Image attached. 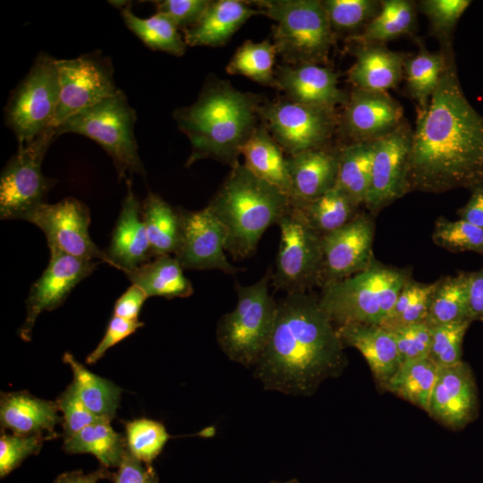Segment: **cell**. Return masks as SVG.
<instances>
[{"instance_id": "obj_1", "label": "cell", "mask_w": 483, "mask_h": 483, "mask_svg": "<svg viewBox=\"0 0 483 483\" xmlns=\"http://www.w3.org/2000/svg\"><path fill=\"white\" fill-rule=\"evenodd\" d=\"M428 105L418 110L405 175V193H440L483 185V115L462 91L452 45Z\"/></svg>"}, {"instance_id": "obj_2", "label": "cell", "mask_w": 483, "mask_h": 483, "mask_svg": "<svg viewBox=\"0 0 483 483\" xmlns=\"http://www.w3.org/2000/svg\"><path fill=\"white\" fill-rule=\"evenodd\" d=\"M343 346L318 296L311 291L285 294L277 301L274 329L258 360L262 378L279 390L311 393L341 369Z\"/></svg>"}, {"instance_id": "obj_3", "label": "cell", "mask_w": 483, "mask_h": 483, "mask_svg": "<svg viewBox=\"0 0 483 483\" xmlns=\"http://www.w3.org/2000/svg\"><path fill=\"white\" fill-rule=\"evenodd\" d=\"M259 96L235 89L215 77L203 85L197 100L175 109L173 117L191 144L186 165L212 158L231 167L258 123Z\"/></svg>"}, {"instance_id": "obj_4", "label": "cell", "mask_w": 483, "mask_h": 483, "mask_svg": "<svg viewBox=\"0 0 483 483\" xmlns=\"http://www.w3.org/2000/svg\"><path fill=\"white\" fill-rule=\"evenodd\" d=\"M227 232L225 250L234 258L253 255L264 233L291 208V199L236 163L207 206Z\"/></svg>"}, {"instance_id": "obj_5", "label": "cell", "mask_w": 483, "mask_h": 483, "mask_svg": "<svg viewBox=\"0 0 483 483\" xmlns=\"http://www.w3.org/2000/svg\"><path fill=\"white\" fill-rule=\"evenodd\" d=\"M410 271L376 259L363 271L321 287L320 308L338 326L346 324L380 326L386 318Z\"/></svg>"}, {"instance_id": "obj_6", "label": "cell", "mask_w": 483, "mask_h": 483, "mask_svg": "<svg viewBox=\"0 0 483 483\" xmlns=\"http://www.w3.org/2000/svg\"><path fill=\"white\" fill-rule=\"evenodd\" d=\"M260 14L274 21L273 44L287 64H321L328 61L335 34L319 0L253 1Z\"/></svg>"}, {"instance_id": "obj_7", "label": "cell", "mask_w": 483, "mask_h": 483, "mask_svg": "<svg viewBox=\"0 0 483 483\" xmlns=\"http://www.w3.org/2000/svg\"><path fill=\"white\" fill-rule=\"evenodd\" d=\"M136 121L135 110L119 89L114 96L72 114L55 130L57 136L76 133L94 140L112 159L119 180H126L133 174L146 175L134 134Z\"/></svg>"}, {"instance_id": "obj_8", "label": "cell", "mask_w": 483, "mask_h": 483, "mask_svg": "<svg viewBox=\"0 0 483 483\" xmlns=\"http://www.w3.org/2000/svg\"><path fill=\"white\" fill-rule=\"evenodd\" d=\"M272 270L250 285H235L237 303L217 326V341L232 360L249 365L258 360L271 337L277 301L269 293Z\"/></svg>"}, {"instance_id": "obj_9", "label": "cell", "mask_w": 483, "mask_h": 483, "mask_svg": "<svg viewBox=\"0 0 483 483\" xmlns=\"http://www.w3.org/2000/svg\"><path fill=\"white\" fill-rule=\"evenodd\" d=\"M59 96L56 58L40 52L4 107V123L15 135L18 147L32 142L50 128Z\"/></svg>"}, {"instance_id": "obj_10", "label": "cell", "mask_w": 483, "mask_h": 483, "mask_svg": "<svg viewBox=\"0 0 483 483\" xmlns=\"http://www.w3.org/2000/svg\"><path fill=\"white\" fill-rule=\"evenodd\" d=\"M280 244L271 284L285 294L310 292L322 284V236L294 207L279 220Z\"/></svg>"}, {"instance_id": "obj_11", "label": "cell", "mask_w": 483, "mask_h": 483, "mask_svg": "<svg viewBox=\"0 0 483 483\" xmlns=\"http://www.w3.org/2000/svg\"><path fill=\"white\" fill-rule=\"evenodd\" d=\"M57 137L55 130L49 128L32 142L18 147L7 161L0 177L1 219H23L47 203V196L56 180L42 173V163Z\"/></svg>"}, {"instance_id": "obj_12", "label": "cell", "mask_w": 483, "mask_h": 483, "mask_svg": "<svg viewBox=\"0 0 483 483\" xmlns=\"http://www.w3.org/2000/svg\"><path fill=\"white\" fill-rule=\"evenodd\" d=\"M259 117L288 156L328 147L340 117L335 109L286 99L263 103Z\"/></svg>"}, {"instance_id": "obj_13", "label": "cell", "mask_w": 483, "mask_h": 483, "mask_svg": "<svg viewBox=\"0 0 483 483\" xmlns=\"http://www.w3.org/2000/svg\"><path fill=\"white\" fill-rule=\"evenodd\" d=\"M60 96L50 128L55 129L72 114L114 96L120 89L114 82L111 59L100 51L75 58L56 59Z\"/></svg>"}, {"instance_id": "obj_14", "label": "cell", "mask_w": 483, "mask_h": 483, "mask_svg": "<svg viewBox=\"0 0 483 483\" xmlns=\"http://www.w3.org/2000/svg\"><path fill=\"white\" fill-rule=\"evenodd\" d=\"M22 220L44 233L49 250L86 260L98 259L111 266L106 250H100L89 236L90 212L80 200L68 197L55 204L44 203Z\"/></svg>"}, {"instance_id": "obj_15", "label": "cell", "mask_w": 483, "mask_h": 483, "mask_svg": "<svg viewBox=\"0 0 483 483\" xmlns=\"http://www.w3.org/2000/svg\"><path fill=\"white\" fill-rule=\"evenodd\" d=\"M412 130L404 119L394 130L373 140V157L364 206L377 214L404 196Z\"/></svg>"}, {"instance_id": "obj_16", "label": "cell", "mask_w": 483, "mask_h": 483, "mask_svg": "<svg viewBox=\"0 0 483 483\" xmlns=\"http://www.w3.org/2000/svg\"><path fill=\"white\" fill-rule=\"evenodd\" d=\"M181 235L174 257L183 269H216L225 274L241 270L231 264L225 253L227 232L208 208L196 211L179 209Z\"/></svg>"}, {"instance_id": "obj_17", "label": "cell", "mask_w": 483, "mask_h": 483, "mask_svg": "<svg viewBox=\"0 0 483 483\" xmlns=\"http://www.w3.org/2000/svg\"><path fill=\"white\" fill-rule=\"evenodd\" d=\"M49 250L48 266L31 285L25 301L26 317L18 335L26 342L31 340L38 317L43 311L61 306L72 289L89 276L97 266L93 260L79 258L57 250Z\"/></svg>"}, {"instance_id": "obj_18", "label": "cell", "mask_w": 483, "mask_h": 483, "mask_svg": "<svg viewBox=\"0 0 483 483\" xmlns=\"http://www.w3.org/2000/svg\"><path fill=\"white\" fill-rule=\"evenodd\" d=\"M374 233L371 214L358 213L341 228L322 235L321 287L361 272L372 263Z\"/></svg>"}, {"instance_id": "obj_19", "label": "cell", "mask_w": 483, "mask_h": 483, "mask_svg": "<svg viewBox=\"0 0 483 483\" xmlns=\"http://www.w3.org/2000/svg\"><path fill=\"white\" fill-rule=\"evenodd\" d=\"M403 120L402 106L387 91L354 88L344 105L340 127L351 142L372 141Z\"/></svg>"}, {"instance_id": "obj_20", "label": "cell", "mask_w": 483, "mask_h": 483, "mask_svg": "<svg viewBox=\"0 0 483 483\" xmlns=\"http://www.w3.org/2000/svg\"><path fill=\"white\" fill-rule=\"evenodd\" d=\"M477 387L470 366L462 360L439 367L428 414L452 428H462L477 416Z\"/></svg>"}, {"instance_id": "obj_21", "label": "cell", "mask_w": 483, "mask_h": 483, "mask_svg": "<svg viewBox=\"0 0 483 483\" xmlns=\"http://www.w3.org/2000/svg\"><path fill=\"white\" fill-rule=\"evenodd\" d=\"M275 87L291 101L335 109L345 105L348 95L338 87V75L321 64H284L275 71Z\"/></svg>"}, {"instance_id": "obj_22", "label": "cell", "mask_w": 483, "mask_h": 483, "mask_svg": "<svg viewBox=\"0 0 483 483\" xmlns=\"http://www.w3.org/2000/svg\"><path fill=\"white\" fill-rule=\"evenodd\" d=\"M126 194L106 250L111 267L126 271L133 270L154 257L146 227L141 216V203L132 188L131 179L125 180Z\"/></svg>"}, {"instance_id": "obj_23", "label": "cell", "mask_w": 483, "mask_h": 483, "mask_svg": "<svg viewBox=\"0 0 483 483\" xmlns=\"http://www.w3.org/2000/svg\"><path fill=\"white\" fill-rule=\"evenodd\" d=\"M286 163L292 184L291 203L300 207L335 186L339 148L326 147L288 156Z\"/></svg>"}, {"instance_id": "obj_24", "label": "cell", "mask_w": 483, "mask_h": 483, "mask_svg": "<svg viewBox=\"0 0 483 483\" xmlns=\"http://www.w3.org/2000/svg\"><path fill=\"white\" fill-rule=\"evenodd\" d=\"M59 411L56 401L40 399L25 391L1 394V426L13 434H44L53 438L57 436L55 426L62 422Z\"/></svg>"}, {"instance_id": "obj_25", "label": "cell", "mask_w": 483, "mask_h": 483, "mask_svg": "<svg viewBox=\"0 0 483 483\" xmlns=\"http://www.w3.org/2000/svg\"><path fill=\"white\" fill-rule=\"evenodd\" d=\"M336 331L343 345L360 352L374 377L385 386L401 364L394 334L381 326L364 324L343 325Z\"/></svg>"}, {"instance_id": "obj_26", "label": "cell", "mask_w": 483, "mask_h": 483, "mask_svg": "<svg viewBox=\"0 0 483 483\" xmlns=\"http://www.w3.org/2000/svg\"><path fill=\"white\" fill-rule=\"evenodd\" d=\"M260 14L240 0L211 1L200 20L183 31V39L191 47H220L252 16Z\"/></svg>"}, {"instance_id": "obj_27", "label": "cell", "mask_w": 483, "mask_h": 483, "mask_svg": "<svg viewBox=\"0 0 483 483\" xmlns=\"http://www.w3.org/2000/svg\"><path fill=\"white\" fill-rule=\"evenodd\" d=\"M348 77L355 88L387 91L403 77L406 56L381 44L358 45Z\"/></svg>"}, {"instance_id": "obj_28", "label": "cell", "mask_w": 483, "mask_h": 483, "mask_svg": "<svg viewBox=\"0 0 483 483\" xmlns=\"http://www.w3.org/2000/svg\"><path fill=\"white\" fill-rule=\"evenodd\" d=\"M244 165L258 177L292 198V184L284 150L261 123L242 148Z\"/></svg>"}, {"instance_id": "obj_29", "label": "cell", "mask_w": 483, "mask_h": 483, "mask_svg": "<svg viewBox=\"0 0 483 483\" xmlns=\"http://www.w3.org/2000/svg\"><path fill=\"white\" fill-rule=\"evenodd\" d=\"M132 284L149 297L186 298L193 293L191 282L184 275L179 260L172 255L155 257L137 268L124 272Z\"/></svg>"}, {"instance_id": "obj_30", "label": "cell", "mask_w": 483, "mask_h": 483, "mask_svg": "<svg viewBox=\"0 0 483 483\" xmlns=\"http://www.w3.org/2000/svg\"><path fill=\"white\" fill-rule=\"evenodd\" d=\"M141 216L153 256L174 255L181 235L179 211L158 194L148 191L141 202Z\"/></svg>"}, {"instance_id": "obj_31", "label": "cell", "mask_w": 483, "mask_h": 483, "mask_svg": "<svg viewBox=\"0 0 483 483\" xmlns=\"http://www.w3.org/2000/svg\"><path fill=\"white\" fill-rule=\"evenodd\" d=\"M417 28L416 4L409 0H382L377 16L359 33L348 37L358 45L381 44L414 33Z\"/></svg>"}, {"instance_id": "obj_32", "label": "cell", "mask_w": 483, "mask_h": 483, "mask_svg": "<svg viewBox=\"0 0 483 483\" xmlns=\"http://www.w3.org/2000/svg\"><path fill=\"white\" fill-rule=\"evenodd\" d=\"M63 448L68 453L93 454L106 468L118 467L127 450L125 438L106 419L64 437Z\"/></svg>"}, {"instance_id": "obj_33", "label": "cell", "mask_w": 483, "mask_h": 483, "mask_svg": "<svg viewBox=\"0 0 483 483\" xmlns=\"http://www.w3.org/2000/svg\"><path fill=\"white\" fill-rule=\"evenodd\" d=\"M63 360L73 375V386L85 406L96 416L111 421L119 406L122 389L108 379L89 371L70 352Z\"/></svg>"}, {"instance_id": "obj_34", "label": "cell", "mask_w": 483, "mask_h": 483, "mask_svg": "<svg viewBox=\"0 0 483 483\" xmlns=\"http://www.w3.org/2000/svg\"><path fill=\"white\" fill-rule=\"evenodd\" d=\"M469 272L442 277L436 282L426 323L435 326L471 320L469 307ZM473 322V321H472Z\"/></svg>"}, {"instance_id": "obj_35", "label": "cell", "mask_w": 483, "mask_h": 483, "mask_svg": "<svg viewBox=\"0 0 483 483\" xmlns=\"http://www.w3.org/2000/svg\"><path fill=\"white\" fill-rule=\"evenodd\" d=\"M373 140L339 148L336 184L358 206L364 204L370 181Z\"/></svg>"}, {"instance_id": "obj_36", "label": "cell", "mask_w": 483, "mask_h": 483, "mask_svg": "<svg viewBox=\"0 0 483 483\" xmlns=\"http://www.w3.org/2000/svg\"><path fill=\"white\" fill-rule=\"evenodd\" d=\"M438 368L429 357L405 361L400 364L385 388L428 413Z\"/></svg>"}, {"instance_id": "obj_37", "label": "cell", "mask_w": 483, "mask_h": 483, "mask_svg": "<svg viewBox=\"0 0 483 483\" xmlns=\"http://www.w3.org/2000/svg\"><path fill=\"white\" fill-rule=\"evenodd\" d=\"M445 62V47L438 52H429L421 45L416 55L406 57L403 75L408 92L418 104L417 110H423L428 105L440 81Z\"/></svg>"}, {"instance_id": "obj_38", "label": "cell", "mask_w": 483, "mask_h": 483, "mask_svg": "<svg viewBox=\"0 0 483 483\" xmlns=\"http://www.w3.org/2000/svg\"><path fill=\"white\" fill-rule=\"evenodd\" d=\"M126 27L148 47L174 56H182L186 50L183 37L174 24L164 15L157 13L140 18L131 10V4L120 9Z\"/></svg>"}, {"instance_id": "obj_39", "label": "cell", "mask_w": 483, "mask_h": 483, "mask_svg": "<svg viewBox=\"0 0 483 483\" xmlns=\"http://www.w3.org/2000/svg\"><path fill=\"white\" fill-rule=\"evenodd\" d=\"M299 208L310 226L321 236L334 232L354 218L359 207L337 186Z\"/></svg>"}, {"instance_id": "obj_40", "label": "cell", "mask_w": 483, "mask_h": 483, "mask_svg": "<svg viewBox=\"0 0 483 483\" xmlns=\"http://www.w3.org/2000/svg\"><path fill=\"white\" fill-rule=\"evenodd\" d=\"M276 55L274 44L267 40L258 43L246 40L237 48L225 71L229 74L243 75L262 85L275 87L274 64Z\"/></svg>"}, {"instance_id": "obj_41", "label": "cell", "mask_w": 483, "mask_h": 483, "mask_svg": "<svg viewBox=\"0 0 483 483\" xmlns=\"http://www.w3.org/2000/svg\"><path fill=\"white\" fill-rule=\"evenodd\" d=\"M435 287L436 282L424 284L411 277L380 326L393 332L404 326L426 322Z\"/></svg>"}, {"instance_id": "obj_42", "label": "cell", "mask_w": 483, "mask_h": 483, "mask_svg": "<svg viewBox=\"0 0 483 483\" xmlns=\"http://www.w3.org/2000/svg\"><path fill=\"white\" fill-rule=\"evenodd\" d=\"M321 3L335 36L338 33H352L351 36L359 33L381 8V1L377 0H323Z\"/></svg>"}, {"instance_id": "obj_43", "label": "cell", "mask_w": 483, "mask_h": 483, "mask_svg": "<svg viewBox=\"0 0 483 483\" xmlns=\"http://www.w3.org/2000/svg\"><path fill=\"white\" fill-rule=\"evenodd\" d=\"M128 451L140 461L149 464L162 451L169 438L165 427L146 418L125 423Z\"/></svg>"}, {"instance_id": "obj_44", "label": "cell", "mask_w": 483, "mask_h": 483, "mask_svg": "<svg viewBox=\"0 0 483 483\" xmlns=\"http://www.w3.org/2000/svg\"><path fill=\"white\" fill-rule=\"evenodd\" d=\"M432 240L452 252L474 251L483 255V229L465 220L450 221L440 216L435 223Z\"/></svg>"}, {"instance_id": "obj_45", "label": "cell", "mask_w": 483, "mask_h": 483, "mask_svg": "<svg viewBox=\"0 0 483 483\" xmlns=\"http://www.w3.org/2000/svg\"><path fill=\"white\" fill-rule=\"evenodd\" d=\"M472 321L465 320L431 327L429 358L438 367H449L461 362L462 346Z\"/></svg>"}, {"instance_id": "obj_46", "label": "cell", "mask_w": 483, "mask_h": 483, "mask_svg": "<svg viewBox=\"0 0 483 483\" xmlns=\"http://www.w3.org/2000/svg\"><path fill=\"white\" fill-rule=\"evenodd\" d=\"M470 0H422L418 6L428 18L432 32L442 47L451 45L453 30L468 6Z\"/></svg>"}, {"instance_id": "obj_47", "label": "cell", "mask_w": 483, "mask_h": 483, "mask_svg": "<svg viewBox=\"0 0 483 483\" xmlns=\"http://www.w3.org/2000/svg\"><path fill=\"white\" fill-rule=\"evenodd\" d=\"M44 434L16 435L1 433L0 477L3 479L29 456L37 454L44 442L49 439Z\"/></svg>"}, {"instance_id": "obj_48", "label": "cell", "mask_w": 483, "mask_h": 483, "mask_svg": "<svg viewBox=\"0 0 483 483\" xmlns=\"http://www.w3.org/2000/svg\"><path fill=\"white\" fill-rule=\"evenodd\" d=\"M62 413L64 437L72 436L85 427L105 419L92 413L79 397L71 383L56 400Z\"/></svg>"}, {"instance_id": "obj_49", "label": "cell", "mask_w": 483, "mask_h": 483, "mask_svg": "<svg viewBox=\"0 0 483 483\" xmlns=\"http://www.w3.org/2000/svg\"><path fill=\"white\" fill-rule=\"evenodd\" d=\"M392 333L396 342L401 363L429 356L431 327L426 322L404 326Z\"/></svg>"}, {"instance_id": "obj_50", "label": "cell", "mask_w": 483, "mask_h": 483, "mask_svg": "<svg viewBox=\"0 0 483 483\" xmlns=\"http://www.w3.org/2000/svg\"><path fill=\"white\" fill-rule=\"evenodd\" d=\"M157 13L166 17L177 30H188L203 16L209 0H163L155 1Z\"/></svg>"}, {"instance_id": "obj_51", "label": "cell", "mask_w": 483, "mask_h": 483, "mask_svg": "<svg viewBox=\"0 0 483 483\" xmlns=\"http://www.w3.org/2000/svg\"><path fill=\"white\" fill-rule=\"evenodd\" d=\"M143 326L139 319L129 320L117 316L110 319L106 333L97 347L87 356L86 363L92 365L99 360L108 349Z\"/></svg>"}, {"instance_id": "obj_52", "label": "cell", "mask_w": 483, "mask_h": 483, "mask_svg": "<svg viewBox=\"0 0 483 483\" xmlns=\"http://www.w3.org/2000/svg\"><path fill=\"white\" fill-rule=\"evenodd\" d=\"M154 479L150 469H146L141 461L126 450L116 473L113 474L114 483H150Z\"/></svg>"}, {"instance_id": "obj_53", "label": "cell", "mask_w": 483, "mask_h": 483, "mask_svg": "<svg viewBox=\"0 0 483 483\" xmlns=\"http://www.w3.org/2000/svg\"><path fill=\"white\" fill-rule=\"evenodd\" d=\"M148 298L138 285L131 284L115 301L114 315L129 319H139L140 309Z\"/></svg>"}, {"instance_id": "obj_54", "label": "cell", "mask_w": 483, "mask_h": 483, "mask_svg": "<svg viewBox=\"0 0 483 483\" xmlns=\"http://www.w3.org/2000/svg\"><path fill=\"white\" fill-rule=\"evenodd\" d=\"M468 275L470 316L472 321L483 322V267Z\"/></svg>"}, {"instance_id": "obj_55", "label": "cell", "mask_w": 483, "mask_h": 483, "mask_svg": "<svg viewBox=\"0 0 483 483\" xmlns=\"http://www.w3.org/2000/svg\"><path fill=\"white\" fill-rule=\"evenodd\" d=\"M467 203L458 209L460 219L483 229V185L473 188Z\"/></svg>"}, {"instance_id": "obj_56", "label": "cell", "mask_w": 483, "mask_h": 483, "mask_svg": "<svg viewBox=\"0 0 483 483\" xmlns=\"http://www.w3.org/2000/svg\"><path fill=\"white\" fill-rule=\"evenodd\" d=\"M113 474L107 468L100 466L97 470L84 473L82 470H72L60 474L53 483H97L100 479H111Z\"/></svg>"}, {"instance_id": "obj_57", "label": "cell", "mask_w": 483, "mask_h": 483, "mask_svg": "<svg viewBox=\"0 0 483 483\" xmlns=\"http://www.w3.org/2000/svg\"><path fill=\"white\" fill-rule=\"evenodd\" d=\"M150 483H156L155 480H154V479H153V480H152Z\"/></svg>"}]
</instances>
